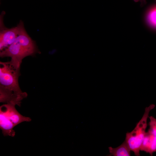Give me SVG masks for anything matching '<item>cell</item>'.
Listing matches in <instances>:
<instances>
[{"label": "cell", "mask_w": 156, "mask_h": 156, "mask_svg": "<svg viewBox=\"0 0 156 156\" xmlns=\"http://www.w3.org/2000/svg\"><path fill=\"white\" fill-rule=\"evenodd\" d=\"M18 25L19 30L17 37L9 46L0 51V56L2 58L10 57L11 62L15 66L20 68L24 58L38 52L35 41L26 31L23 22L21 21Z\"/></svg>", "instance_id": "1"}, {"label": "cell", "mask_w": 156, "mask_h": 156, "mask_svg": "<svg viewBox=\"0 0 156 156\" xmlns=\"http://www.w3.org/2000/svg\"><path fill=\"white\" fill-rule=\"evenodd\" d=\"M140 150L151 156L156 152V137L148 130L146 132Z\"/></svg>", "instance_id": "7"}, {"label": "cell", "mask_w": 156, "mask_h": 156, "mask_svg": "<svg viewBox=\"0 0 156 156\" xmlns=\"http://www.w3.org/2000/svg\"><path fill=\"white\" fill-rule=\"evenodd\" d=\"M5 14L2 12L0 19V50H3L8 47L15 40L19 32V27L17 26L8 28L4 25L3 17Z\"/></svg>", "instance_id": "4"}, {"label": "cell", "mask_w": 156, "mask_h": 156, "mask_svg": "<svg viewBox=\"0 0 156 156\" xmlns=\"http://www.w3.org/2000/svg\"><path fill=\"white\" fill-rule=\"evenodd\" d=\"M12 122L9 119L6 111L3 105L0 107V128L4 136L14 137L15 132L13 129L14 127Z\"/></svg>", "instance_id": "6"}, {"label": "cell", "mask_w": 156, "mask_h": 156, "mask_svg": "<svg viewBox=\"0 0 156 156\" xmlns=\"http://www.w3.org/2000/svg\"><path fill=\"white\" fill-rule=\"evenodd\" d=\"M147 12L146 19L148 24L156 29V4L150 7Z\"/></svg>", "instance_id": "10"}, {"label": "cell", "mask_w": 156, "mask_h": 156, "mask_svg": "<svg viewBox=\"0 0 156 156\" xmlns=\"http://www.w3.org/2000/svg\"><path fill=\"white\" fill-rule=\"evenodd\" d=\"M23 99L12 91L0 86V102L6 103H11L20 106Z\"/></svg>", "instance_id": "8"}, {"label": "cell", "mask_w": 156, "mask_h": 156, "mask_svg": "<svg viewBox=\"0 0 156 156\" xmlns=\"http://www.w3.org/2000/svg\"><path fill=\"white\" fill-rule=\"evenodd\" d=\"M155 106V105L151 104L146 107L142 118L134 129L126 134L125 140L135 156L140 155V147L146 132L147 119L150 112Z\"/></svg>", "instance_id": "3"}, {"label": "cell", "mask_w": 156, "mask_h": 156, "mask_svg": "<svg viewBox=\"0 0 156 156\" xmlns=\"http://www.w3.org/2000/svg\"><path fill=\"white\" fill-rule=\"evenodd\" d=\"M150 122L148 130L156 137V119L153 116L149 117Z\"/></svg>", "instance_id": "11"}, {"label": "cell", "mask_w": 156, "mask_h": 156, "mask_svg": "<svg viewBox=\"0 0 156 156\" xmlns=\"http://www.w3.org/2000/svg\"><path fill=\"white\" fill-rule=\"evenodd\" d=\"M20 68L13 65L10 61L0 62V86L13 92L23 99L27 94L23 92L18 84Z\"/></svg>", "instance_id": "2"}, {"label": "cell", "mask_w": 156, "mask_h": 156, "mask_svg": "<svg viewBox=\"0 0 156 156\" xmlns=\"http://www.w3.org/2000/svg\"><path fill=\"white\" fill-rule=\"evenodd\" d=\"M7 113L8 116L15 126L23 122H30L31 119L20 114L16 110V105L11 103L3 105Z\"/></svg>", "instance_id": "5"}, {"label": "cell", "mask_w": 156, "mask_h": 156, "mask_svg": "<svg viewBox=\"0 0 156 156\" xmlns=\"http://www.w3.org/2000/svg\"><path fill=\"white\" fill-rule=\"evenodd\" d=\"M135 2H140L141 3L140 5L141 6H143L145 5L146 3V0H133Z\"/></svg>", "instance_id": "12"}, {"label": "cell", "mask_w": 156, "mask_h": 156, "mask_svg": "<svg viewBox=\"0 0 156 156\" xmlns=\"http://www.w3.org/2000/svg\"><path fill=\"white\" fill-rule=\"evenodd\" d=\"M155 1H156V0H155Z\"/></svg>", "instance_id": "13"}, {"label": "cell", "mask_w": 156, "mask_h": 156, "mask_svg": "<svg viewBox=\"0 0 156 156\" xmlns=\"http://www.w3.org/2000/svg\"><path fill=\"white\" fill-rule=\"evenodd\" d=\"M109 154L108 156H130L131 149L126 141H125L118 146L113 148L108 147Z\"/></svg>", "instance_id": "9"}]
</instances>
